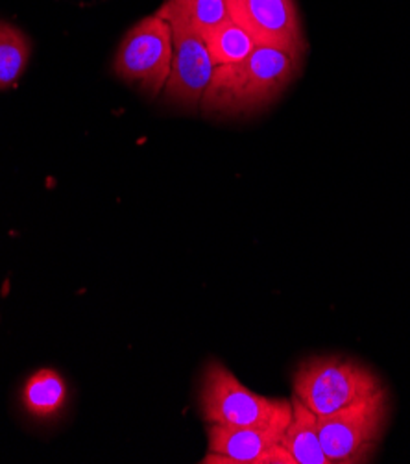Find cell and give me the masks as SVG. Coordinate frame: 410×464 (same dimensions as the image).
I'll list each match as a JSON object with an SVG mask.
<instances>
[{
  "instance_id": "6",
  "label": "cell",
  "mask_w": 410,
  "mask_h": 464,
  "mask_svg": "<svg viewBox=\"0 0 410 464\" xmlns=\"http://www.w3.org/2000/svg\"><path fill=\"white\" fill-rule=\"evenodd\" d=\"M172 67V28L159 14L128 30L113 60L115 74L156 99L165 89Z\"/></svg>"
},
{
  "instance_id": "7",
  "label": "cell",
  "mask_w": 410,
  "mask_h": 464,
  "mask_svg": "<svg viewBox=\"0 0 410 464\" xmlns=\"http://www.w3.org/2000/svg\"><path fill=\"white\" fill-rule=\"evenodd\" d=\"M230 19L259 46L280 49L303 62L307 39L296 0H225Z\"/></svg>"
},
{
  "instance_id": "1",
  "label": "cell",
  "mask_w": 410,
  "mask_h": 464,
  "mask_svg": "<svg viewBox=\"0 0 410 464\" xmlns=\"http://www.w3.org/2000/svg\"><path fill=\"white\" fill-rule=\"evenodd\" d=\"M300 65V60L280 49L257 44L244 62L215 67L200 106L204 113L222 117L259 111L289 87Z\"/></svg>"
},
{
  "instance_id": "9",
  "label": "cell",
  "mask_w": 410,
  "mask_h": 464,
  "mask_svg": "<svg viewBox=\"0 0 410 464\" xmlns=\"http://www.w3.org/2000/svg\"><path fill=\"white\" fill-rule=\"evenodd\" d=\"M292 416L283 433L281 444L289 450L296 464H331L318 435V414L298 398H292Z\"/></svg>"
},
{
  "instance_id": "11",
  "label": "cell",
  "mask_w": 410,
  "mask_h": 464,
  "mask_svg": "<svg viewBox=\"0 0 410 464\" xmlns=\"http://www.w3.org/2000/svg\"><path fill=\"white\" fill-rule=\"evenodd\" d=\"M204 41L215 67L244 62L257 46L250 34L232 19L215 26L204 35Z\"/></svg>"
},
{
  "instance_id": "8",
  "label": "cell",
  "mask_w": 410,
  "mask_h": 464,
  "mask_svg": "<svg viewBox=\"0 0 410 464\" xmlns=\"http://www.w3.org/2000/svg\"><path fill=\"white\" fill-rule=\"evenodd\" d=\"M287 428L209 426L207 464H296L281 444Z\"/></svg>"
},
{
  "instance_id": "12",
  "label": "cell",
  "mask_w": 410,
  "mask_h": 464,
  "mask_svg": "<svg viewBox=\"0 0 410 464\" xmlns=\"http://www.w3.org/2000/svg\"><path fill=\"white\" fill-rule=\"evenodd\" d=\"M32 43L17 26L0 21V91L15 87L24 74Z\"/></svg>"
},
{
  "instance_id": "5",
  "label": "cell",
  "mask_w": 410,
  "mask_h": 464,
  "mask_svg": "<svg viewBox=\"0 0 410 464\" xmlns=\"http://www.w3.org/2000/svg\"><path fill=\"white\" fill-rule=\"evenodd\" d=\"M157 14L172 28V67L163 89L165 99L177 108L196 110L215 71L205 41L176 0H167Z\"/></svg>"
},
{
  "instance_id": "4",
  "label": "cell",
  "mask_w": 410,
  "mask_h": 464,
  "mask_svg": "<svg viewBox=\"0 0 410 464\" xmlns=\"http://www.w3.org/2000/svg\"><path fill=\"white\" fill-rule=\"evenodd\" d=\"M388 394L381 392L348 405L333 414L318 416V435L331 464L368 462L388 422Z\"/></svg>"
},
{
  "instance_id": "10",
  "label": "cell",
  "mask_w": 410,
  "mask_h": 464,
  "mask_svg": "<svg viewBox=\"0 0 410 464\" xmlns=\"http://www.w3.org/2000/svg\"><path fill=\"white\" fill-rule=\"evenodd\" d=\"M69 398L65 380L51 368L37 370L23 389V405L35 419H51L62 412Z\"/></svg>"
},
{
  "instance_id": "13",
  "label": "cell",
  "mask_w": 410,
  "mask_h": 464,
  "mask_svg": "<svg viewBox=\"0 0 410 464\" xmlns=\"http://www.w3.org/2000/svg\"><path fill=\"white\" fill-rule=\"evenodd\" d=\"M177 6L184 10L191 26L204 37L215 26L230 19L225 0H176Z\"/></svg>"
},
{
  "instance_id": "3",
  "label": "cell",
  "mask_w": 410,
  "mask_h": 464,
  "mask_svg": "<svg viewBox=\"0 0 410 464\" xmlns=\"http://www.w3.org/2000/svg\"><path fill=\"white\" fill-rule=\"evenodd\" d=\"M383 389L381 380L370 368L342 355L305 359L292 380L294 398L318 416L333 414Z\"/></svg>"
},
{
  "instance_id": "2",
  "label": "cell",
  "mask_w": 410,
  "mask_h": 464,
  "mask_svg": "<svg viewBox=\"0 0 410 464\" xmlns=\"http://www.w3.org/2000/svg\"><path fill=\"white\" fill-rule=\"evenodd\" d=\"M198 403L209 426L287 428L292 416V401L266 398L250 391L218 361L207 362L204 370Z\"/></svg>"
}]
</instances>
